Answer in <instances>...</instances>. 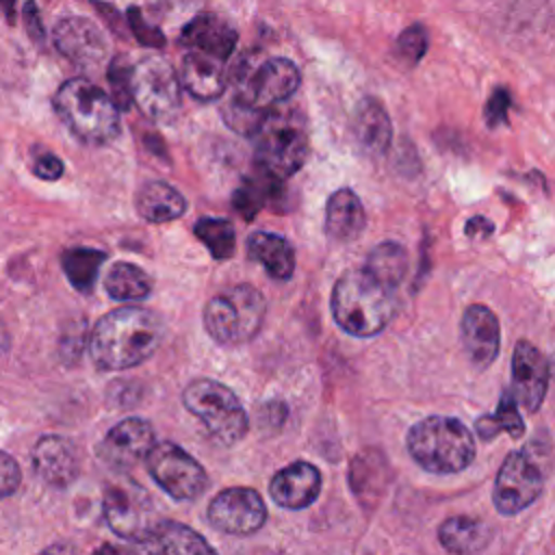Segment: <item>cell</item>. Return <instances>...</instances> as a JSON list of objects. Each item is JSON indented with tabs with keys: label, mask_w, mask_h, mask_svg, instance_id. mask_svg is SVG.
I'll return each mask as SVG.
<instances>
[{
	"label": "cell",
	"mask_w": 555,
	"mask_h": 555,
	"mask_svg": "<svg viewBox=\"0 0 555 555\" xmlns=\"http://www.w3.org/2000/svg\"><path fill=\"white\" fill-rule=\"evenodd\" d=\"M301 82V74L291 59L245 56L232 74V95L223 106L225 124L251 137L264 113L286 102Z\"/></svg>",
	"instance_id": "obj_1"
},
{
	"label": "cell",
	"mask_w": 555,
	"mask_h": 555,
	"mask_svg": "<svg viewBox=\"0 0 555 555\" xmlns=\"http://www.w3.org/2000/svg\"><path fill=\"white\" fill-rule=\"evenodd\" d=\"M163 338L165 323L154 310L121 306L98 319L87 347L100 371H126L152 358Z\"/></svg>",
	"instance_id": "obj_2"
},
{
	"label": "cell",
	"mask_w": 555,
	"mask_h": 555,
	"mask_svg": "<svg viewBox=\"0 0 555 555\" xmlns=\"http://www.w3.org/2000/svg\"><path fill=\"white\" fill-rule=\"evenodd\" d=\"M395 293L397 288L388 286L364 267L349 269L332 288V317L343 332L356 338L377 336L397 314L399 301Z\"/></svg>",
	"instance_id": "obj_3"
},
{
	"label": "cell",
	"mask_w": 555,
	"mask_h": 555,
	"mask_svg": "<svg viewBox=\"0 0 555 555\" xmlns=\"http://www.w3.org/2000/svg\"><path fill=\"white\" fill-rule=\"evenodd\" d=\"M54 111L82 143L104 145L119 134V106L87 78L65 80L54 93Z\"/></svg>",
	"instance_id": "obj_4"
},
{
	"label": "cell",
	"mask_w": 555,
	"mask_h": 555,
	"mask_svg": "<svg viewBox=\"0 0 555 555\" xmlns=\"http://www.w3.org/2000/svg\"><path fill=\"white\" fill-rule=\"evenodd\" d=\"M412 460L434 475H451L468 468L475 460V436L451 416H425L405 436Z\"/></svg>",
	"instance_id": "obj_5"
},
{
	"label": "cell",
	"mask_w": 555,
	"mask_h": 555,
	"mask_svg": "<svg viewBox=\"0 0 555 555\" xmlns=\"http://www.w3.org/2000/svg\"><path fill=\"white\" fill-rule=\"evenodd\" d=\"M256 167L286 180L291 178L308 156V126L306 117L295 106L278 104L269 108L256 128Z\"/></svg>",
	"instance_id": "obj_6"
},
{
	"label": "cell",
	"mask_w": 555,
	"mask_h": 555,
	"mask_svg": "<svg viewBox=\"0 0 555 555\" xmlns=\"http://www.w3.org/2000/svg\"><path fill=\"white\" fill-rule=\"evenodd\" d=\"M267 301L251 284H234L212 295L204 308V327L223 347L249 343L262 327Z\"/></svg>",
	"instance_id": "obj_7"
},
{
	"label": "cell",
	"mask_w": 555,
	"mask_h": 555,
	"mask_svg": "<svg viewBox=\"0 0 555 555\" xmlns=\"http://www.w3.org/2000/svg\"><path fill=\"white\" fill-rule=\"evenodd\" d=\"M182 405L195 414L208 434L223 447L241 442L249 429L247 412L238 397L221 382L199 377L182 390Z\"/></svg>",
	"instance_id": "obj_8"
},
{
	"label": "cell",
	"mask_w": 555,
	"mask_h": 555,
	"mask_svg": "<svg viewBox=\"0 0 555 555\" xmlns=\"http://www.w3.org/2000/svg\"><path fill=\"white\" fill-rule=\"evenodd\" d=\"M132 98L145 117L171 124L182 106V80L169 61L145 56L132 67Z\"/></svg>",
	"instance_id": "obj_9"
},
{
	"label": "cell",
	"mask_w": 555,
	"mask_h": 555,
	"mask_svg": "<svg viewBox=\"0 0 555 555\" xmlns=\"http://www.w3.org/2000/svg\"><path fill=\"white\" fill-rule=\"evenodd\" d=\"M542 486L544 468L538 457L529 449L509 451L496 473L492 503L501 516H516L540 496Z\"/></svg>",
	"instance_id": "obj_10"
},
{
	"label": "cell",
	"mask_w": 555,
	"mask_h": 555,
	"mask_svg": "<svg viewBox=\"0 0 555 555\" xmlns=\"http://www.w3.org/2000/svg\"><path fill=\"white\" fill-rule=\"evenodd\" d=\"M145 464L150 477L176 501H193L208 486L204 466L173 442H156Z\"/></svg>",
	"instance_id": "obj_11"
},
{
	"label": "cell",
	"mask_w": 555,
	"mask_h": 555,
	"mask_svg": "<svg viewBox=\"0 0 555 555\" xmlns=\"http://www.w3.org/2000/svg\"><path fill=\"white\" fill-rule=\"evenodd\" d=\"M208 522L230 535H251L267 520L262 496L245 486H234L217 492L208 503Z\"/></svg>",
	"instance_id": "obj_12"
},
{
	"label": "cell",
	"mask_w": 555,
	"mask_h": 555,
	"mask_svg": "<svg viewBox=\"0 0 555 555\" xmlns=\"http://www.w3.org/2000/svg\"><path fill=\"white\" fill-rule=\"evenodd\" d=\"M104 518L108 527L124 540L141 542L156 520L147 494L132 481L113 483L104 492Z\"/></svg>",
	"instance_id": "obj_13"
},
{
	"label": "cell",
	"mask_w": 555,
	"mask_h": 555,
	"mask_svg": "<svg viewBox=\"0 0 555 555\" xmlns=\"http://www.w3.org/2000/svg\"><path fill=\"white\" fill-rule=\"evenodd\" d=\"M52 39L56 50L82 69L100 67L108 56V46L98 24L80 15H69L56 22Z\"/></svg>",
	"instance_id": "obj_14"
},
{
	"label": "cell",
	"mask_w": 555,
	"mask_h": 555,
	"mask_svg": "<svg viewBox=\"0 0 555 555\" xmlns=\"http://www.w3.org/2000/svg\"><path fill=\"white\" fill-rule=\"evenodd\" d=\"M156 444L154 427L139 416L113 425L98 447V455L113 468H132L143 462Z\"/></svg>",
	"instance_id": "obj_15"
},
{
	"label": "cell",
	"mask_w": 555,
	"mask_h": 555,
	"mask_svg": "<svg viewBox=\"0 0 555 555\" xmlns=\"http://www.w3.org/2000/svg\"><path fill=\"white\" fill-rule=\"evenodd\" d=\"M551 379L544 353L529 340H518L512 353V392L527 412H538Z\"/></svg>",
	"instance_id": "obj_16"
},
{
	"label": "cell",
	"mask_w": 555,
	"mask_h": 555,
	"mask_svg": "<svg viewBox=\"0 0 555 555\" xmlns=\"http://www.w3.org/2000/svg\"><path fill=\"white\" fill-rule=\"evenodd\" d=\"M462 347L477 369H488L501 349V325L496 314L483 304H470L460 323Z\"/></svg>",
	"instance_id": "obj_17"
},
{
	"label": "cell",
	"mask_w": 555,
	"mask_h": 555,
	"mask_svg": "<svg viewBox=\"0 0 555 555\" xmlns=\"http://www.w3.org/2000/svg\"><path fill=\"white\" fill-rule=\"evenodd\" d=\"M33 466L37 477L52 488H67L80 473L76 447L63 436H43L33 449Z\"/></svg>",
	"instance_id": "obj_18"
},
{
	"label": "cell",
	"mask_w": 555,
	"mask_h": 555,
	"mask_svg": "<svg viewBox=\"0 0 555 555\" xmlns=\"http://www.w3.org/2000/svg\"><path fill=\"white\" fill-rule=\"evenodd\" d=\"M269 494L280 507L304 509L321 494V473L310 462H293L273 475Z\"/></svg>",
	"instance_id": "obj_19"
},
{
	"label": "cell",
	"mask_w": 555,
	"mask_h": 555,
	"mask_svg": "<svg viewBox=\"0 0 555 555\" xmlns=\"http://www.w3.org/2000/svg\"><path fill=\"white\" fill-rule=\"evenodd\" d=\"M236 28L215 13H199L180 33V43L186 50L204 52L228 61L236 46Z\"/></svg>",
	"instance_id": "obj_20"
},
{
	"label": "cell",
	"mask_w": 555,
	"mask_h": 555,
	"mask_svg": "<svg viewBox=\"0 0 555 555\" xmlns=\"http://www.w3.org/2000/svg\"><path fill=\"white\" fill-rule=\"evenodd\" d=\"M180 80H182V87L195 100H202V102L217 100L223 95V91L228 87L225 61L204 54V52L186 50V54L182 59Z\"/></svg>",
	"instance_id": "obj_21"
},
{
	"label": "cell",
	"mask_w": 555,
	"mask_h": 555,
	"mask_svg": "<svg viewBox=\"0 0 555 555\" xmlns=\"http://www.w3.org/2000/svg\"><path fill=\"white\" fill-rule=\"evenodd\" d=\"M353 137L369 156H384L392 143V121L377 98H362L353 111Z\"/></svg>",
	"instance_id": "obj_22"
},
{
	"label": "cell",
	"mask_w": 555,
	"mask_h": 555,
	"mask_svg": "<svg viewBox=\"0 0 555 555\" xmlns=\"http://www.w3.org/2000/svg\"><path fill=\"white\" fill-rule=\"evenodd\" d=\"M366 228V212L351 189H338L325 204V234L334 243H351Z\"/></svg>",
	"instance_id": "obj_23"
},
{
	"label": "cell",
	"mask_w": 555,
	"mask_h": 555,
	"mask_svg": "<svg viewBox=\"0 0 555 555\" xmlns=\"http://www.w3.org/2000/svg\"><path fill=\"white\" fill-rule=\"evenodd\" d=\"M390 477V466L384 453L377 449H364L351 460L349 486L362 507H373L384 494Z\"/></svg>",
	"instance_id": "obj_24"
},
{
	"label": "cell",
	"mask_w": 555,
	"mask_h": 555,
	"mask_svg": "<svg viewBox=\"0 0 555 555\" xmlns=\"http://www.w3.org/2000/svg\"><path fill=\"white\" fill-rule=\"evenodd\" d=\"M139 548L150 553H212V546L199 533L176 520H156Z\"/></svg>",
	"instance_id": "obj_25"
},
{
	"label": "cell",
	"mask_w": 555,
	"mask_h": 555,
	"mask_svg": "<svg viewBox=\"0 0 555 555\" xmlns=\"http://www.w3.org/2000/svg\"><path fill=\"white\" fill-rule=\"evenodd\" d=\"M247 251L275 280H288L295 271V251L280 234L254 232L247 238Z\"/></svg>",
	"instance_id": "obj_26"
},
{
	"label": "cell",
	"mask_w": 555,
	"mask_h": 555,
	"mask_svg": "<svg viewBox=\"0 0 555 555\" xmlns=\"http://www.w3.org/2000/svg\"><path fill=\"white\" fill-rule=\"evenodd\" d=\"M490 527L470 516H451L438 527L440 546L455 555L479 553L490 544Z\"/></svg>",
	"instance_id": "obj_27"
},
{
	"label": "cell",
	"mask_w": 555,
	"mask_h": 555,
	"mask_svg": "<svg viewBox=\"0 0 555 555\" xmlns=\"http://www.w3.org/2000/svg\"><path fill=\"white\" fill-rule=\"evenodd\" d=\"M137 210L150 223H167L184 215V195L167 182L152 180L137 193Z\"/></svg>",
	"instance_id": "obj_28"
},
{
	"label": "cell",
	"mask_w": 555,
	"mask_h": 555,
	"mask_svg": "<svg viewBox=\"0 0 555 555\" xmlns=\"http://www.w3.org/2000/svg\"><path fill=\"white\" fill-rule=\"evenodd\" d=\"M282 182L284 180L258 169L254 176L245 178L243 184L234 191L232 195L234 210L245 221H251L267 206V202H271L275 195L282 193Z\"/></svg>",
	"instance_id": "obj_29"
},
{
	"label": "cell",
	"mask_w": 555,
	"mask_h": 555,
	"mask_svg": "<svg viewBox=\"0 0 555 555\" xmlns=\"http://www.w3.org/2000/svg\"><path fill=\"white\" fill-rule=\"evenodd\" d=\"M475 431L483 440H494L503 431H507L516 440L525 434V421L518 412V399L514 397L512 388H505L501 392L499 405L492 414H483L475 421Z\"/></svg>",
	"instance_id": "obj_30"
},
{
	"label": "cell",
	"mask_w": 555,
	"mask_h": 555,
	"mask_svg": "<svg viewBox=\"0 0 555 555\" xmlns=\"http://www.w3.org/2000/svg\"><path fill=\"white\" fill-rule=\"evenodd\" d=\"M408 264L410 260H408L405 247L397 241H384L369 251L362 267L371 271L375 278H379L382 282H386L388 286L399 288L408 273Z\"/></svg>",
	"instance_id": "obj_31"
},
{
	"label": "cell",
	"mask_w": 555,
	"mask_h": 555,
	"mask_svg": "<svg viewBox=\"0 0 555 555\" xmlns=\"http://www.w3.org/2000/svg\"><path fill=\"white\" fill-rule=\"evenodd\" d=\"M104 288L117 301H139L152 293V278L132 262H115L104 278Z\"/></svg>",
	"instance_id": "obj_32"
},
{
	"label": "cell",
	"mask_w": 555,
	"mask_h": 555,
	"mask_svg": "<svg viewBox=\"0 0 555 555\" xmlns=\"http://www.w3.org/2000/svg\"><path fill=\"white\" fill-rule=\"evenodd\" d=\"M106 254L93 247H72L61 256V267L69 284L80 293H91Z\"/></svg>",
	"instance_id": "obj_33"
},
{
	"label": "cell",
	"mask_w": 555,
	"mask_h": 555,
	"mask_svg": "<svg viewBox=\"0 0 555 555\" xmlns=\"http://www.w3.org/2000/svg\"><path fill=\"white\" fill-rule=\"evenodd\" d=\"M195 236L206 245L215 260H230L236 247V232L228 219L204 217L193 228Z\"/></svg>",
	"instance_id": "obj_34"
},
{
	"label": "cell",
	"mask_w": 555,
	"mask_h": 555,
	"mask_svg": "<svg viewBox=\"0 0 555 555\" xmlns=\"http://www.w3.org/2000/svg\"><path fill=\"white\" fill-rule=\"evenodd\" d=\"M108 85H111V98L119 106V111H128L134 104L132 98V65L124 54H117L108 63Z\"/></svg>",
	"instance_id": "obj_35"
},
{
	"label": "cell",
	"mask_w": 555,
	"mask_h": 555,
	"mask_svg": "<svg viewBox=\"0 0 555 555\" xmlns=\"http://www.w3.org/2000/svg\"><path fill=\"white\" fill-rule=\"evenodd\" d=\"M427 46H429V37H427V30L421 26V24H412L408 26L399 37H397V43H395V52L397 56L405 63V65H416L425 52H427Z\"/></svg>",
	"instance_id": "obj_36"
},
{
	"label": "cell",
	"mask_w": 555,
	"mask_h": 555,
	"mask_svg": "<svg viewBox=\"0 0 555 555\" xmlns=\"http://www.w3.org/2000/svg\"><path fill=\"white\" fill-rule=\"evenodd\" d=\"M126 17H128V28H130L132 37H134L141 46H150V48H163V46H165V35H163L158 28L150 26V24L141 17V13H139L137 7H130V11H128Z\"/></svg>",
	"instance_id": "obj_37"
},
{
	"label": "cell",
	"mask_w": 555,
	"mask_h": 555,
	"mask_svg": "<svg viewBox=\"0 0 555 555\" xmlns=\"http://www.w3.org/2000/svg\"><path fill=\"white\" fill-rule=\"evenodd\" d=\"M512 106V98H509V91L505 87H499L490 93L486 106H483V117L488 121L490 128H496L501 124L507 121V111Z\"/></svg>",
	"instance_id": "obj_38"
},
{
	"label": "cell",
	"mask_w": 555,
	"mask_h": 555,
	"mask_svg": "<svg viewBox=\"0 0 555 555\" xmlns=\"http://www.w3.org/2000/svg\"><path fill=\"white\" fill-rule=\"evenodd\" d=\"M20 481H22L20 464L9 453L0 451V501L7 499L9 494H13L20 486Z\"/></svg>",
	"instance_id": "obj_39"
},
{
	"label": "cell",
	"mask_w": 555,
	"mask_h": 555,
	"mask_svg": "<svg viewBox=\"0 0 555 555\" xmlns=\"http://www.w3.org/2000/svg\"><path fill=\"white\" fill-rule=\"evenodd\" d=\"M33 171L43 180H59L63 176V163L52 152H41L35 156Z\"/></svg>",
	"instance_id": "obj_40"
},
{
	"label": "cell",
	"mask_w": 555,
	"mask_h": 555,
	"mask_svg": "<svg viewBox=\"0 0 555 555\" xmlns=\"http://www.w3.org/2000/svg\"><path fill=\"white\" fill-rule=\"evenodd\" d=\"M24 24H26V30L28 35L41 43L43 41V26H41V15H39V9L35 4V0H28L24 4Z\"/></svg>",
	"instance_id": "obj_41"
},
{
	"label": "cell",
	"mask_w": 555,
	"mask_h": 555,
	"mask_svg": "<svg viewBox=\"0 0 555 555\" xmlns=\"http://www.w3.org/2000/svg\"><path fill=\"white\" fill-rule=\"evenodd\" d=\"M492 230H494V223L490 219H486V217L477 215V217H470L466 221V234L470 238H483V236L492 234Z\"/></svg>",
	"instance_id": "obj_42"
},
{
	"label": "cell",
	"mask_w": 555,
	"mask_h": 555,
	"mask_svg": "<svg viewBox=\"0 0 555 555\" xmlns=\"http://www.w3.org/2000/svg\"><path fill=\"white\" fill-rule=\"evenodd\" d=\"M0 9L4 11V15L9 20H13V15H15V0H0Z\"/></svg>",
	"instance_id": "obj_43"
}]
</instances>
